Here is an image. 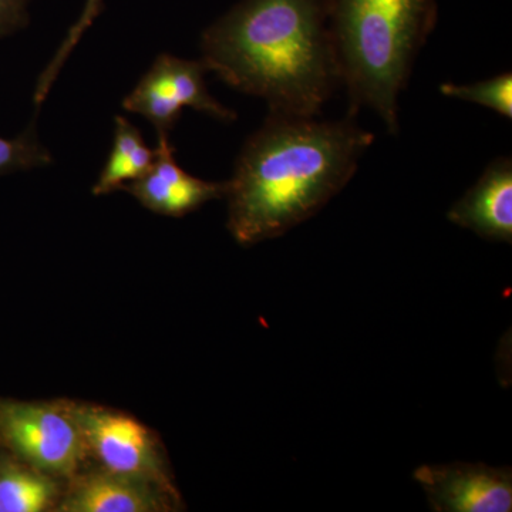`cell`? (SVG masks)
Listing matches in <instances>:
<instances>
[{"label":"cell","mask_w":512,"mask_h":512,"mask_svg":"<svg viewBox=\"0 0 512 512\" xmlns=\"http://www.w3.org/2000/svg\"><path fill=\"white\" fill-rule=\"evenodd\" d=\"M0 434L30 467L72 476L87 447L72 410L37 403H0Z\"/></svg>","instance_id":"277c9868"},{"label":"cell","mask_w":512,"mask_h":512,"mask_svg":"<svg viewBox=\"0 0 512 512\" xmlns=\"http://www.w3.org/2000/svg\"><path fill=\"white\" fill-rule=\"evenodd\" d=\"M29 0H0V36L9 35L28 23Z\"/></svg>","instance_id":"9a60e30c"},{"label":"cell","mask_w":512,"mask_h":512,"mask_svg":"<svg viewBox=\"0 0 512 512\" xmlns=\"http://www.w3.org/2000/svg\"><path fill=\"white\" fill-rule=\"evenodd\" d=\"M99 5L100 0H89V2H87L86 10H84L82 19H80V22L77 23L76 26H74L72 33H70V35L67 36L66 42H64L62 49L59 50V53H57L55 60H53V64H50V66H52V69L59 70L60 67H62L64 59H66L67 55H69L70 50H72V47L76 45V42L80 39V36L83 35L84 30H86L87 28H89L90 25H92L94 16L97 15V10H99Z\"/></svg>","instance_id":"2e32d148"},{"label":"cell","mask_w":512,"mask_h":512,"mask_svg":"<svg viewBox=\"0 0 512 512\" xmlns=\"http://www.w3.org/2000/svg\"><path fill=\"white\" fill-rule=\"evenodd\" d=\"M340 86L352 116L372 110L400 130V96L437 20V0H328Z\"/></svg>","instance_id":"3957f363"},{"label":"cell","mask_w":512,"mask_h":512,"mask_svg":"<svg viewBox=\"0 0 512 512\" xmlns=\"http://www.w3.org/2000/svg\"><path fill=\"white\" fill-rule=\"evenodd\" d=\"M448 221L481 238L512 244V160L498 157L448 210Z\"/></svg>","instance_id":"9c48e42d"},{"label":"cell","mask_w":512,"mask_h":512,"mask_svg":"<svg viewBox=\"0 0 512 512\" xmlns=\"http://www.w3.org/2000/svg\"><path fill=\"white\" fill-rule=\"evenodd\" d=\"M156 150L147 146L143 134L130 120L116 117L113 147L93 187L94 195L109 194L147 173Z\"/></svg>","instance_id":"8fae6325"},{"label":"cell","mask_w":512,"mask_h":512,"mask_svg":"<svg viewBox=\"0 0 512 512\" xmlns=\"http://www.w3.org/2000/svg\"><path fill=\"white\" fill-rule=\"evenodd\" d=\"M148 210L183 217L208 201L227 194V183H211L192 177L175 160L170 136H158L156 156L147 173L124 185Z\"/></svg>","instance_id":"ba28073f"},{"label":"cell","mask_w":512,"mask_h":512,"mask_svg":"<svg viewBox=\"0 0 512 512\" xmlns=\"http://www.w3.org/2000/svg\"><path fill=\"white\" fill-rule=\"evenodd\" d=\"M440 92L450 99L480 104L487 109L501 114L505 119H512V74L503 73L473 84H441Z\"/></svg>","instance_id":"4fadbf2b"},{"label":"cell","mask_w":512,"mask_h":512,"mask_svg":"<svg viewBox=\"0 0 512 512\" xmlns=\"http://www.w3.org/2000/svg\"><path fill=\"white\" fill-rule=\"evenodd\" d=\"M163 487L126 474L103 470L79 478L63 501V512H156L168 510Z\"/></svg>","instance_id":"30bf717a"},{"label":"cell","mask_w":512,"mask_h":512,"mask_svg":"<svg viewBox=\"0 0 512 512\" xmlns=\"http://www.w3.org/2000/svg\"><path fill=\"white\" fill-rule=\"evenodd\" d=\"M72 413L87 450L92 451L104 470L144 478L171 490L146 427L101 407H74Z\"/></svg>","instance_id":"8992f818"},{"label":"cell","mask_w":512,"mask_h":512,"mask_svg":"<svg viewBox=\"0 0 512 512\" xmlns=\"http://www.w3.org/2000/svg\"><path fill=\"white\" fill-rule=\"evenodd\" d=\"M414 480L436 512H511L512 470L484 463L433 464L414 470Z\"/></svg>","instance_id":"52a82bcc"},{"label":"cell","mask_w":512,"mask_h":512,"mask_svg":"<svg viewBox=\"0 0 512 512\" xmlns=\"http://www.w3.org/2000/svg\"><path fill=\"white\" fill-rule=\"evenodd\" d=\"M53 163L52 154L29 127L16 138L0 137V175L13 171L32 170Z\"/></svg>","instance_id":"5bb4252c"},{"label":"cell","mask_w":512,"mask_h":512,"mask_svg":"<svg viewBox=\"0 0 512 512\" xmlns=\"http://www.w3.org/2000/svg\"><path fill=\"white\" fill-rule=\"evenodd\" d=\"M208 72L269 113L319 116L340 87L328 0H244L201 37Z\"/></svg>","instance_id":"7a4b0ae2"},{"label":"cell","mask_w":512,"mask_h":512,"mask_svg":"<svg viewBox=\"0 0 512 512\" xmlns=\"http://www.w3.org/2000/svg\"><path fill=\"white\" fill-rule=\"evenodd\" d=\"M56 485L36 468L0 463V512H40L53 504Z\"/></svg>","instance_id":"7c38bea8"},{"label":"cell","mask_w":512,"mask_h":512,"mask_svg":"<svg viewBox=\"0 0 512 512\" xmlns=\"http://www.w3.org/2000/svg\"><path fill=\"white\" fill-rule=\"evenodd\" d=\"M375 134L353 120L269 113L227 181L228 228L239 244L282 237L352 180Z\"/></svg>","instance_id":"6da1fadb"},{"label":"cell","mask_w":512,"mask_h":512,"mask_svg":"<svg viewBox=\"0 0 512 512\" xmlns=\"http://www.w3.org/2000/svg\"><path fill=\"white\" fill-rule=\"evenodd\" d=\"M207 72L202 60L180 59L163 53L124 99V110L150 121L158 136H170L187 107L225 123L234 121L237 114L222 106L208 92Z\"/></svg>","instance_id":"5b68a950"}]
</instances>
